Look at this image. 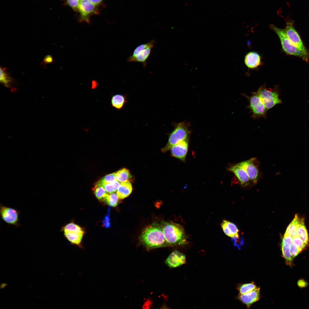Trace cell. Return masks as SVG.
Segmentation results:
<instances>
[{"mask_svg": "<svg viewBox=\"0 0 309 309\" xmlns=\"http://www.w3.org/2000/svg\"><path fill=\"white\" fill-rule=\"evenodd\" d=\"M189 133L187 124L183 122L179 123L170 134L168 142L162 151L165 152L170 150L174 145L188 138Z\"/></svg>", "mask_w": 309, "mask_h": 309, "instance_id": "obj_5", "label": "cell"}, {"mask_svg": "<svg viewBox=\"0 0 309 309\" xmlns=\"http://www.w3.org/2000/svg\"><path fill=\"white\" fill-rule=\"evenodd\" d=\"M93 191L96 198L101 201H104L108 194L102 187L96 184L93 187Z\"/></svg>", "mask_w": 309, "mask_h": 309, "instance_id": "obj_25", "label": "cell"}, {"mask_svg": "<svg viewBox=\"0 0 309 309\" xmlns=\"http://www.w3.org/2000/svg\"><path fill=\"white\" fill-rule=\"evenodd\" d=\"M244 62L247 67L251 69L255 68L261 64V58L257 53L250 52L245 56Z\"/></svg>", "mask_w": 309, "mask_h": 309, "instance_id": "obj_17", "label": "cell"}, {"mask_svg": "<svg viewBox=\"0 0 309 309\" xmlns=\"http://www.w3.org/2000/svg\"><path fill=\"white\" fill-rule=\"evenodd\" d=\"M119 198L117 194L114 193L108 194L104 201L110 206L113 207H116L118 204Z\"/></svg>", "mask_w": 309, "mask_h": 309, "instance_id": "obj_26", "label": "cell"}, {"mask_svg": "<svg viewBox=\"0 0 309 309\" xmlns=\"http://www.w3.org/2000/svg\"><path fill=\"white\" fill-rule=\"evenodd\" d=\"M284 29L288 37L295 45L302 50L308 52L304 46L299 35L295 29L292 22H287Z\"/></svg>", "mask_w": 309, "mask_h": 309, "instance_id": "obj_11", "label": "cell"}, {"mask_svg": "<svg viewBox=\"0 0 309 309\" xmlns=\"http://www.w3.org/2000/svg\"><path fill=\"white\" fill-rule=\"evenodd\" d=\"M257 288L253 282L244 284L240 285L237 288L239 294H243L249 292Z\"/></svg>", "mask_w": 309, "mask_h": 309, "instance_id": "obj_28", "label": "cell"}, {"mask_svg": "<svg viewBox=\"0 0 309 309\" xmlns=\"http://www.w3.org/2000/svg\"><path fill=\"white\" fill-rule=\"evenodd\" d=\"M130 182L128 181L120 183L116 191V194L119 199H122L128 196L132 191Z\"/></svg>", "mask_w": 309, "mask_h": 309, "instance_id": "obj_18", "label": "cell"}, {"mask_svg": "<svg viewBox=\"0 0 309 309\" xmlns=\"http://www.w3.org/2000/svg\"><path fill=\"white\" fill-rule=\"evenodd\" d=\"M221 226L224 232L227 236L231 237L239 236V230L234 223L223 220L221 224Z\"/></svg>", "mask_w": 309, "mask_h": 309, "instance_id": "obj_19", "label": "cell"}, {"mask_svg": "<svg viewBox=\"0 0 309 309\" xmlns=\"http://www.w3.org/2000/svg\"><path fill=\"white\" fill-rule=\"evenodd\" d=\"M62 230L64 232H80L84 231L82 228L72 222L67 224L62 227Z\"/></svg>", "mask_w": 309, "mask_h": 309, "instance_id": "obj_30", "label": "cell"}, {"mask_svg": "<svg viewBox=\"0 0 309 309\" xmlns=\"http://www.w3.org/2000/svg\"><path fill=\"white\" fill-rule=\"evenodd\" d=\"M116 180L114 172L106 175L97 182L96 184L101 185L113 182Z\"/></svg>", "mask_w": 309, "mask_h": 309, "instance_id": "obj_31", "label": "cell"}, {"mask_svg": "<svg viewBox=\"0 0 309 309\" xmlns=\"http://www.w3.org/2000/svg\"><path fill=\"white\" fill-rule=\"evenodd\" d=\"M292 242V239L291 236L284 235L282 240L281 245L289 247L290 244Z\"/></svg>", "mask_w": 309, "mask_h": 309, "instance_id": "obj_35", "label": "cell"}, {"mask_svg": "<svg viewBox=\"0 0 309 309\" xmlns=\"http://www.w3.org/2000/svg\"><path fill=\"white\" fill-rule=\"evenodd\" d=\"M115 175L116 180L120 183L129 181L132 177L129 170L126 168L115 172Z\"/></svg>", "mask_w": 309, "mask_h": 309, "instance_id": "obj_24", "label": "cell"}, {"mask_svg": "<svg viewBox=\"0 0 309 309\" xmlns=\"http://www.w3.org/2000/svg\"><path fill=\"white\" fill-rule=\"evenodd\" d=\"M298 286L300 288H304L306 287L308 285V282L303 279H300L297 282Z\"/></svg>", "mask_w": 309, "mask_h": 309, "instance_id": "obj_38", "label": "cell"}, {"mask_svg": "<svg viewBox=\"0 0 309 309\" xmlns=\"http://www.w3.org/2000/svg\"><path fill=\"white\" fill-rule=\"evenodd\" d=\"M257 91L267 111L276 105L282 103L278 93L274 89H267L264 85L260 87Z\"/></svg>", "mask_w": 309, "mask_h": 309, "instance_id": "obj_6", "label": "cell"}, {"mask_svg": "<svg viewBox=\"0 0 309 309\" xmlns=\"http://www.w3.org/2000/svg\"><path fill=\"white\" fill-rule=\"evenodd\" d=\"M292 239V242L296 245L300 252L305 249L307 245L298 235L294 237Z\"/></svg>", "mask_w": 309, "mask_h": 309, "instance_id": "obj_32", "label": "cell"}, {"mask_svg": "<svg viewBox=\"0 0 309 309\" xmlns=\"http://www.w3.org/2000/svg\"><path fill=\"white\" fill-rule=\"evenodd\" d=\"M155 42V40L153 39L148 43L141 44L137 46L132 54L127 58V62L140 63L145 67Z\"/></svg>", "mask_w": 309, "mask_h": 309, "instance_id": "obj_4", "label": "cell"}, {"mask_svg": "<svg viewBox=\"0 0 309 309\" xmlns=\"http://www.w3.org/2000/svg\"><path fill=\"white\" fill-rule=\"evenodd\" d=\"M161 225L165 239L170 246H182L188 243L184 228L181 225L162 221Z\"/></svg>", "mask_w": 309, "mask_h": 309, "instance_id": "obj_2", "label": "cell"}, {"mask_svg": "<svg viewBox=\"0 0 309 309\" xmlns=\"http://www.w3.org/2000/svg\"><path fill=\"white\" fill-rule=\"evenodd\" d=\"M188 138L178 143L170 150L172 156L183 162H185L188 151Z\"/></svg>", "mask_w": 309, "mask_h": 309, "instance_id": "obj_12", "label": "cell"}, {"mask_svg": "<svg viewBox=\"0 0 309 309\" xmlns=\"http://www.w3.org/2000/svg\"><path fill=\"white\" fill-rule=\"evenodd\" d=\"M103 226L106 228L109 227L110 226V222L109 215L108 213L106 215L102 221Z\"/></svg>", "mask_w": 309, "mask_h": 309, "instance_id": "obj_37", "label": "cell"}, {"mask_svg": "<svg viewBox=\"0 0 309 309\" xmlns=\"http://www.w3.org/2000/svg\"><path fill=\"white\" fill-rule=\"evenodd\" d=\"M120 184V182L116 180L113 182L105 184L100 186L102 187L108 193H111L117 191Z\"/></svg>", "mask_w": 309, "mask_h": 309, "instance_id": "obj_29", "label": "cell"}, {"mask_svg": "<svg viewBox=\"0 0 309 309\" xmlns=\"http://www.w3.org/2000/svg\"><path fill=\"white\" fill-rule=\"evenodd\" d=\"M80 0V1H82V0Z\"/></svg>", "mask_w": 309, "mask_h": 309, "instance_id": "obj_40", "label": "cell"}, {"mask_svg": "<svg viewBox=\"0 0 309 309\" xmlns=\"http://www.w3.org/2000/svg\"><path fill=\"white\" fill-rule=\"evenodd\" d=\"M228 170L234 174L243 187L247 186L251 183L246 172L237 163L228 168Z\"/></svg>", "mask_w": 309, "mask_h": 309, "instance_id": "obj_15", "label": "cell"}, {"mask_svg": "<svg viewBox=\"0 0 309 309\" xmlns=\"http://www.w3.org/2000/svg\"><path fill=\"white\" fill-rule=\"evenodd\" d=\"M91 3L97 5L99 4L102 0H89Z\"/></svg>", "mask_w": 309, "mask_h": 309, "instance_id": "obj_39", "label": "cell"}, {"mask_svg": "<svg viewBox=\"0 0 309 309\" xmlns=\"http://www.w3.org/2000/svg\"><path fill=\"white\" fill-rule=\"evenodd\" d=\"M96 6L89 0L80 1L78 11L80 13L81 20L89 23L90 16L92 14L96 13L97 12Z\"/></svg>", "mask_w": 309, "mask_h": 309, "instance_id": "obj_10", "label": "cell"}, {"mask_svg": "<svg viewBox=\"0 0 309 309\" xmlns=\"http://www.w3.org/2000/svg\"><path fill=\"white\" fill-rule=\"evenodd\" d=\"M67 4L75 11L78 10L80 0H65Z\"/></svg>", "mask_w": 309, "mask_h": 309, "instance_id": "obj_34", "label": "cell"}, {"mask_svg": "<svg viewBox=\"0 0 309 309\" xmlns=\"http://www.w3.org/2000/svg\"><path fill=\"white\" fill-rule=\"evenodd\" d=\"M84 233V231L80 232H64V235L72 243L80 247Z\"/></svg>", "mask_w": 309, "mask_h": 309, "instance_id": "obj_20", "label": "cell"}, {"mask_svg": "<svg viewBox=\"0 0 309 309\" xmlns=\"http://www.w3.org/2000/svg\"><path fill=\"white\" fill-rule=\"evenodd\" d=\"M53 62V58L52 56L50 55H47L45 56L41 63V65H43L44 68H45L46 64H50Z\"/></svg>", "mask_w": 309, "mask_h": 309, "instance_id": "obj_36", "label": "cell"}, {"mask_svg": "<svg viewBox=\"0 0 309 309\" xmlns=\"http://www.w3.org/2000/svg\"><path fill=\"white\" fill-rule=\"evenodd\" d=\"M297 235L304 243L308 245L309 242V237L306 227L305 225L304 219L301 218L297 229Z\"/></svg>", "mask_w": 309, "mask_h": 309, "instance_id": "obj_23", "label": "cell"}, {"mask_svg": "<svg viewBox=\"0 0 309 309\" xmlns=\"http://www.w3.org/2000/svg\"><path fill=\"white\" fill-rule=\"evenodd\" d=\"M0 81L5 87L9 88L11 92H15L17 89L15 86V82L7 70L6 67L0 68Z\"/></svg>", "mask_w": 309, "mask_h": 309, "instance_id": "obj_16", "label": "cell"}, {"mask_svg": "<svg viewBox=\"0 0 309 309\" xmlns=\"http://www.w3.org/2000/svg\"><path fill=\"white\" fill-rule=\"evenodd\" d=\"M270 27L277 34L280 41L283 50L287 54L298 57L308 61L309 60V53L305 52L295 45L288 37L284 29L278 28L273 25Z\"/></svg>", "mask_w": 309, "mask_h": 309, "instance_id": "obj_3", "label": "cell"}, {"mask_svg": "<svg viewBox=\"0 0 309 309\" xmlns=\"http://www.w3.org/2000/svg\"><path fill=\"white\" fill-rule=\"evenodd\" d=\"M282 256L285 260L287 265L292 267L293 265V259L290 254L289 247L282 245Z\"/></svg>", "mask_w": 309, "mask_h": 309, "instance_id": "obj_27", "label": "cell"}, {"mask_svg": "<svg viewBox=\"0 0 309 309\" xmlns=\"http://www.w3.org/2000/svg\"><path fill=\"white\" fill-rule=\"evenodd\" d=\"M165 263L171 268L178 267L186 263V256L183 253L175 250L169 255Z\"/></svg>", "mask_w": 309, "mask_h": 309, "instance_id": "obj_13", "label": "cell"}, {"mask_svg": "<svg viewBox=\"0 0 309 309\" xmlns=\"http://www.w3.org/2000/svg\"><path fill=\"white\" fill-rule=\"evenodd\" d=\"M140 239L149 249L170 246L165 239L161 224L157 223L146 227L142 231Z\"/></svg>", "mask_w": 309, "mask_h": 309, "instance_id": "obj_1", "label": "cell"}, {"mask_svg": "<svg viewBox=\"0 0 309 309\" xmlns=\"http://www.w3.org/2000/svg\"><path fill=\"white\" fill-rule=\"evenodd\" d=\"M20 213L21 211L17 209L0 204L1 218L8 225H13L16 227L21 226L19 223Z\"/></svg>", "mask_w": 309, "mask_h": 309, "instance_id": "obj_8", "label": "cell"}, {"mask_svg": "<svg viewBox=\"0 0 309 309\" xmlns=\"http://www.w3.org/2000/svg\"><path fill=\"white\" fill-rule=\"evenodd\" d=\"M242 95L249 102L248 108L253 113L252 117L254 119L260 117L266 118L267 110L262 102L257 91L253 92L250 96L245 94Z\"/></svg>", "mask_w": 309, "mask_h": 309, "instance_id": "obj_7", "label": "cell"}, {"mask_svg": "<svg viewBox=\"0 0 309 309\" xmlns=\"http://www.w3.org/2000/svg\"><path fill=\"white\" fill-rule=\"evenodd\" d=\"M260 288H256L252 291L243 294H239L238 298L245 304L248 308L258 301L260 297Z\"/></svg>", "mask_w": 309, "mask_h": 309, "instance_id": "obj_14", "label": "cell"}, {"mask_svg": "<svg viewBox=\"0 0 309 309\" xmlns=\"http://www.w3.org/2000/svg\"><path fill=\"white\" fill-rule=\"evenodd\" d=\"M255 159L253 158L237 163L245 171L251 183L254 184L257 183L259 177L258 169L255 163Z\"/></svg>", "mask_w": 309, "mask_h": 309, "instance_id": "obj_9", "label": "cell"}, {"mask_svg": "<svg viewBox=\"0 0 309 309\" xmlns=\"http://www.w3.org/2000/svg\"><path fill=\"white\" fill-rule=\"evenodd\" d=\"M289 250L290 254L293 259L300 253L296 246L293 242L290 245Z\"/></svg>", "mask_w": 309, "mask_h": 309, "instance_id": "obj_33", "label": "cell"}, {"mask_svg": "<svg viewBox=\"0 0 309 309\" xmlns=\"http://www.w3.org/2000/svg\"><path fill=\"white\" fill-rule=\"evenodd\" d=\"M301 218L298 214H296L294 218L288 227L284 235H288L292 238L297 235V229Z\"/></svg>", "mask_w": 309, "mask_h": 309, "instance_id": "obj_22", "label": "cell"}, {"mask_svg": "<svg viewBox=\"0 0 309 309\" xmlns=\"http://www.w3.org/2000/svg\"><path fill=\"white\" fill-rule=\"evenodd\" d=\"M127 101L126 96L122 94H116L112 95L111 100L112 106L118 110L121 109Z\"/></svg>", "mask_w": 309, "mask_h": 309, "instance_id": "obj_21", "label": "cell"}]
</instances>
